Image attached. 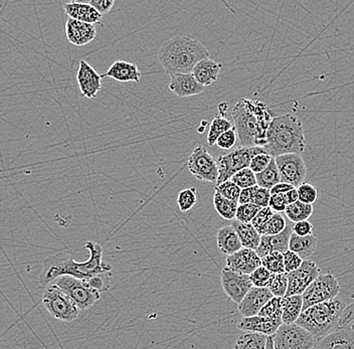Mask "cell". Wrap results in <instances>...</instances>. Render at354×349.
<instances>
[{"instance_id": "83f0119b", "label": "cell", "mask_w": 354, "mask_h": 349, "mask_svg": "<svg viewBox=\"0 0 354 349\" xmlns=\"http://www.w3.org/2000/svg\"><path fill=\"white\" fill-rule=\"evenodd\" d=\"M232 227L236 229V234L242 242L243 248L257 251L261 244L262 236L254 229L252 224H243L239 220H232Z\"/></svg>"}, {"instance_id": "44dd1931", "label": "cell", "mask_w": 354, "mask_h": 349, "mask_svg": "<svg viewBox=\"0 0 354 349\" xmlns=\"http://www.w3.org/2000/svg\"><path fill=\"white\" fill-rule=\"evenodd\" d=\"M292 234H293V227L288 225L286 229L279 235L262 236L260 246L256 251L261 259L268 254L274 253V252L282 254L287 252L289 249L290 238Z\"/></svg>"}, {"instance_id": "7bdbcfd3", "label": "cell", "mask_w": 354, "mask_h": 349, "mask_svg": "<svg viewBox=\"0 0 354 349\" xmlns=\"http://www.w3.org/2000/svg\"><path fill=\"white\" fill-rule=\"evenodd\" d=\"M297 191L300 202L312 205L317 202L318 191L314 185H310V183H303L297 187Z\"/></svg>"}, {"instance_id": "74e56055", "label": "cell", "mask_w": 354, "mask_h": 349, "mask_svg": "<svg viewBox=\"0 0 354 349\" xmlns=\"http://www.w3.org/2000/svg\"><path fill=\"white\" fill-rule=\"evenodd\" d=\"M262 266L273 274L286 273L284 266V256L282 253L274 252L262 258Z\"/></svg>"}, {"instance_id": "94428289", "label": "cell", "mask_w": 354, "mask_h": 349, "mask_svg": "<svg viewBox=\"0 0 354 349\" xmlns=\"http://www.w3.org/2000/svg\"><path fill=\"white\" fill-rule=\"evenodd\" d=\"M266 349H275V348H274L273 337H268L267 348H266Z\"/></svg>"}, {"instance_id": "cb8c5ba5", "label": "cell", "mask_w": 354, "mask_h": 349, "mask_svg": "<svg viewBox=\"0 0 354 349\" xmlns=\"http://www.w3.org/2000/svg\"><path fill=\"white\" fill-rule=\"evenodd\" d=\"M64 10L70 19H76L82 23H100L103 17L91 4L84 2H68L64 4Z\"/></svg>"}, {"instance_id": "681fc988", "label": "cell", "mask_w": 354, "mask_h": 349, "mask_svg": "<svg viewBox=\"0 0 354 349\" xmlns=\"http://www.w3.org/2000/svg\"><path fill=\"white\" fill-rule=\"evenodd\" d=\"M274 214L275 213H274L269 207H263V209L259 211L258 214H257L256 218H254L253 222H252V225H254V229H256L257 231L260 232L261 229H262V227H264L270 220H271Z\"/></svg>"}, {"instance_id": "ffe728a7", "label": "cell", "mask_w": 354, "mask_h": 349, "mask_svg": "<svg viewBox=\"0 0 354 349\" xmlns=\"http://www.w3.org/2000/svg\"><path fill=\"white\" fill-rule=\"evenodd\" d=\"M282 320L270 319L262 316H254V317H243L239 322L238 327L241 330L247 332L260 333L266 337H273L282 326Z\"/></svg>"}, {"instance_id": "f546056e", "label": "cell", "mask_w": 354, "mask_h": 349, "mask_svg": "<svg viewBox=\"0 0 354 349\" xmlns=\"http://www.w3.org/2000/svg\"><path fill=\"white\" fill-rule=\"evenodd\" d=\"M234 127L231 121L227 120L225 117L221 116L220 114H216L214 120L212 121L209 125V133H207V141L209 147H214L216 144V141L223 135L225 132L229 131L230 129Z\"/></svg>"}, {"instance_id": "603a6c76", "label": "cell", "mask_w": 354, "mask_h": 349, "mask_svg": "<svg viewBox=\"0 0 354 349\" xmlns=\"http://www.w3.org/2000/svg\"><path fill=\"white\" fill-rule=\"evenodd\" d=\"M141 70L138 66L125 61H116L111 65L107 72L102 75V78H111L118 82H140Z\"/></svg>"}, {"instance_id": "6125c7cd", "label": "cell", "mask_w": 354, "mask_h": 349, "mask_svg": "<svg viewBox=\"0 0 354 349\" xmlns=\"http://www.w3.org/2000/svg\"><path fill=\"white\" fill-rule=\"evenodd\" d=\"M313 349H315V348H313Z\"/></svg>"}, {"instance_id": "4dcf8cb0", "label": "cell", "mask_w": 354, "mask_h": 349, "mask_svg": "<svg viewBox=\"0 0 354 349\" xmlns=\"http://www.w3.org/2000/svg\"><path fill=\"white\" fill-rule=\"evenodd\" d=\"M256 178L257 185L268 191H271L274 187L281 182L280 173H279L275 158L272 160L271 164L264 171L256 174Z\"/></svg>"}, {"instance_id": "60d3db41", "label": "cell", "mask_w": 354, "mask_h": 349, "mask_svg": "<svg viewBox=\"0 0 354 349\" xmlns=\"http://www.w3.org/2000/svg\"><path fill=\"white\" fill-rule=\"evenodd\" d=\"M231 180L236 183L241 189H250V187H256L257 185L256 174L251 169L241 170L232 176Z\"/></svg>"}, {"instance_id": "f35d334b", "label": "cell", "mask_w": 354, "mask_h": 349, "mask_svg": "<svg viewBox=\"0 0 354 349\" xmlns=\"http://www.w3.org/2000/svg\"><path fill=\"white\" fill-rule=\"evenodd\" d=\"M268 288L274 297H286L288 291V274H273L270 280Z\"/></svg>"}, {"instance_id": "30bf717a", "label": "cell", "mask_w": 354, "mask_h": 349, "mask_svg": "<svg viewBox=\"0 0 354 349\" xmlns=\"http://www.w3.org/2000/svg\"><path fill=\"white\" fill-rule=\"evenodd\" d=\"M339 282L332 273L321 274L303 293V311L310 307L336 299L340 293Z\"/></svg>"}, {"instance_id": "8992f818", "label": "cell", "mask_w": 354, "mask_h": 349, "mask_svg": "<svg viewBox=\"0 0 354 349\" xmlns=\"http://www.w3.org/2000/svg\"><path fill=\"white\" fill-rule=\"evenodd\" d=\"M41 302L48 312L59 321L72 322L79 316L77 305L54 282L44 287Z\"/></svg>"}, {"instance_id": "680465c9", "label": "cell", "mask_w": 354, "mask_h": 349, "mask_svg": "<svg viewBox=\"0 0 354 349\" xmlns=\"http://www.w3.org/2000/svg\"><path fill=\"white\" fill-rule=\"evenodd\" d=\"M283 196H284L285 202H286L287 205H292V203L299 200L297 189H292V191H288L287 194H284Z\"/></svg>"}, {"instance_id": "ac0fdd59", "label": "cell", "mask_w": 354, "mask_h": 349, "mask_svg": "<svg viewBox=\"0 0 354 349\" xmlns=\"http://www.w3.org/2000/svg\"><path fill=\"white\" fill-rule=\"evenodd\" d=\"M168 88L179 98L185 97L198 96L203 94L205 87L198 83V79L190 74H177L170 76Z\"/></svg>"}, {"instance_id": "f907efd6", "label": "cell", "mask_w": 354, "mask_h": 349, "mask_svg": "<svg viewBox=\"0 0 354 349\" xmlns=\"http://www.w3.org/2000/svg\"><path fill=\"white\" fill-rule=\"evenodd\" d=\"M270 198H271V191L258 187L256 192H254L253 202H252V203L263 209V207H269Z\"/></svg>"}, {"instance_id": "277c9868", "label": "cell", "mask_w": 354, "mask_h": 349, "mask_svg": "<svg viewBox=\"0 0 354 349\" xmlns=\"http://www.w3.org/2000/svg\"><path fill=\"white\" fill-rule=\"evenodd\" d=\"M302 121L292 114H276L267 134L265 151L276 158L284 154H301L306 149Z\"/></svg>"}, {"instance_id": "4316f807", "label": "cell", "mask_w": 354, "mask_h": 349, "mask_svg": "<svg viewBox=\"0 0 354 349\" xmlns=\"http://www.w3.org/2000/svg\"><path fill=\"white\" fill-rule=\"evenodd\" d=\"M317 245L318 238L315 235L299 237L293 233L290 238L289 249L297 254L303 261H306L315 253Z\"/></svg>"}, {"instance_id": "e575fe53", "label": "cell", "mask_w": 354, "mask_h": 349, "mask_svg": "<svg viewBox=\"0 0 354 349\" xmlns=\"http://www.w3.org/2000/svg\"><path fill=\"white\" fill-rule=\"evenodd\" d=\"M286 220L281 214H274L271 220L261 229V236H276L283 233L287 227Z\"/></svg>"}, {"instance_id": "836d02e7", "label": "cell", "mask_w": 354, "mask_h": 349, "mask_svg": "<svg viewBox=\"0 0 354 349\" xmlns=\"http://www.w3.org/2000/svg\"><path fill=\"white\" fill-rule=\"evenodd\" d=\"M214 205L216 213L227 220H234L238 211L239 202H232L223 198L218 192H214Z\"/></svg>"}, {"instance_id": "7a4b0ae2", "label": "cell", "mask_w": 354, "mask_h": 349, "mask_svg": "<svg viewBox=\"0 0 354 349\" xmlns=\"http://www.w3.org/2000/svg\"><path fill=\"white\" fill-rule=\"evenodd\" d=\"M276 114L264 102L240 99L232 108V117L242 147H265L267 134Z\"/></svg>"}, {"instance_id": "f1b7e54d", "label": "cell", "mask_w": 354, "mask_h": 349, "mask_svg": "<svg viewBox=\"0 0 354 349\" xmlns=\"http://www.w3.org/2000/svg\"><path fill=\"white\" fill-rule=\"evenodd\" d=\"M303 306H304V305H303L302 295L284 297L282 314L283 323H296L299 317L302 314Z\"/></svg>"}, {"instance_id": "3957f363", "label": "cell", "mask_w": 354, "mask_h": 349, "mask_svg": "<svg viewBox=\"0 0 354 349\" xmlns=\"http://www.w3.org/2000/svg\"><path fill=\"white\" fill-rule=\"evenodd\" d=\"M209 52L201 41L189 35H177L160 46L158 59L168 75L190 74Z\"/></svg>"}, {"instance_id": "6da1fadb", "label": "cell", "mask_w": 354, "mask_h": 349, "mask_svg": "<svg viewBox=\"0 0 354 349\" xmlns=\"http://www.w3.org/2000/svg\"><path fill=\"white\" fill-rule=\"evenodd\" d=\"M85 247L90 253V258L85 262H77L71 254L66 252H59L46 258L39 278L41 286H48L62 276H72L86 280L101 274L111 273L112 267L104 262L101 245L88 240Z\"/></svg>"}, {"instance_id": "b9f144b4", "label": "cell", "mask_w": 354, "mask_h": 349, "mask_svg": "<svg viewBox=\"0 0 354 349\" xmlns=\"http://www.w3.org/2000/svg\"><path fill=\"white\" fill-rule=\"evenodd\" d=\"M261 207H257L253 203H247V205H239L238 211H236V220L243 224H252L257 214L261 211Z\"/></svg>"}, {"instance_id": "11a10c76", "label": "cell", "mask_w": 354, "mask_h": 349, "mask_svg": "<svg viewBox=\"0 0 354 349\" xmlns=\"http://www.w3.org/2000/svg\"><path fill=\"white\" fill-rule=\"evenodd\" d=\"M351 326L354 328V304L349 305L345 308L340 321V328Z\"/></svg>"}, {"instance_id": "ab89813d", "label": "cell", "mask_w": 354, "mask_h": 349, "mask_svg": "<svg viewBox=\"0 0 354 349\" xmlns=\"http://www.w3.org/2000/svg\"><path fill=\"white\" fill-rule=\"evenodd\" d=\"M214 191L218 192L223 198H227V200L234 202H239L241 192H242V189H241L236 183L232 182V180H227L225 181V182L221 183L220 185H216Z\"/></svg>"}, {"instance_id": "8d00e7d4", "label": "cell", "mask_w": 354, "mask_h": 349, "mask_svg": "<svg viewBox=\"0 0 354 349\" xmlns=\"http://www.w3.org/2000/svg\"><path fill=\"white\" fill-rule=\"evenodd\" d=\"M283 303L284 297H274L263 307L259 316L270 318V319L282 320ZM283 321V320H282Z\"/></svg>"}, {"instance_id": "db71d44e", "label": "cell", "mask_w": 354, "mask_h": 349, "mask_svg": "<svg viewBox=\"0 0 354 349\" xmlns=\"http://www.w3.org/2000/svg\"><path fill=\"white\" fill-rule=\"evenodd\" d=\"M293 233L299 237H307L313 235V225L309 220L297 223L293 225Z\"/></svg>"}, {"instance_id": "4fadbf2b", "label": "cell", "mask_w": 354, "mask_h": 349, "mask_svg": "<svg viewBox=\"0 0 354 349\" xmlns=\"http://www.w3.org/2000/svg\"><path fill=\"white\" fill-rule=\"evenodd\" d=\"M221 284L230 300L238 305L254 287L250 275L236 273L227 267L221 270Z\"/></svg>"}, {"instance_id": "d6a6232c", "label": "cell", "mask_w": 354, "mask_h": 349, "mask_svg": "<svg viewBox=\"0 0 354 349\" xmlns=\"http://www.w3.org/2000/svg\"><path fill=\"white\" fill-rule=\"evenodd\" d=\"M268 337L260 333L245 332L234 344V349H266Z\"/></svg>"}, {"instance_id": "5b68a950", "label": "cell", "mask_w": 354, "mask_h": 349, "mask_svg": "<svg viewBox=\"0 0 354 349\" xmlns=\"http://www.w3.org/2000/svg\"><path fill=\"white\" fill-rule=\"evenodd\" d=\"M346 304L340 298L314 305L302 314L296 323L306 329L316 339H323L340 328V321Z\"/></svg>"}, {"instance_id": "9c48e42d", "label": "cell", "mask_w": 354, "mask_h": 349, "mask_svg": "<svg viewBox=\"0 0 354 349\" xmlns=\"http://www.w3.org/2000/svg\"><path fill=\"white\" fill-rule=\"evenodd\" d=\"M275 349H313L318 340L297 323L284 324L273 335Z\"/></svg>"}, {"instance_id": "7c38bea8", "label": "cell", "mask_w": 354, "mask_h": 349, "mask_svg": "<svg viewBox=\"0 0 354 349\" xmlns=\"http://www.w3.org/2000/svg\"><path fill=\"white\" fill-rule=\"evenodd\" d=\"M281 182L288 183L294 187L304 183L307 176V167L301 154L289 153L275 158Z\"/></svg>"}, {"instance_id": "8fae6325", "label": "cell", "mask_w": 354, "mask_h": 349, "mask_svg": "<svg viewBox=\"0 0 354 349\" xmlns=\"http://www.w3.org/2000/svg\"><path fill=\"white\" fill-rule=\"evenodd\" d=\"M187 167L190 173L199 181L216 182L218 178V161L212 158L207 148H194L187 160Z\"/></svg>"}, {"instance_id": "c3c4849f", "label": "cell", "mask_w": 354, "mask_h": 349, "mask_svg": "<svg viewBox=\"0 0 354 349\" xmlns=\"http://www.w3.org/2000/svg\"><path fill=\"white\" fill-rule=\"evenodd\" d=\"M283 256H284V266L286 273H291V272L297 270V269L300 268L303 262H304V261L299 257L297 254L293 253L290 249L285 252Z\"/></svg>"}, {"instance_id": "52a82bcc", "label": "cell", "mask_w": 354, "mask_h": 349, "mask_svg": "<svg viewBox=\"0 0 354 349\" xmlns=\"http://www.w3.org/2000/svg\"><path fill=\"white\" fill-rule=\"evenodd\" d=\"M263 147H238L230 153L218 158V178L216 185H220L231 180L234 174L245 169H250L252 159L258 154L265 153Z\"/></svg>"}, {"instance_id": "5bb4252c", "label": "cell", "mask_w": 354, "mask_h": 349, "mask_svg": "<svg viewBox=\"0 0 354 349\" xmlns=\"http://www.w3.org/2000/svg\"><path fill=\"white\" fill-rule=\"evenodd\" d=\"M288 274L286 297L303 295L307 288L321 275V270L315 262L306 260L297 270Z\"/></svg>"}, {"instance_id": "7402d4cb", "label": "cell", "mask_w": 354, "mask_h": 349, "mask_svg": "<svg viewBox=\"0 0 354 349\" xmlns=\"http://www.w3.org/2000/svg\"><path fill=\"white\" fill-rule=\"evenodd\" d=\"M315 349H354V328L342 327L318 341Z\"/></svg>"}, {"instance_id": "d590c367", "label": "cell", "mask_w": 354, "mask_h": 349, "mask_svg": "<svg viewBox=\"0 0 354 349\" xmlns=\"http://www.w3.org/2000/svg\"><path fill=\"white\" fill-rule=\"evenodd\" d=\"M198 191L196 187L183 189L177 194V205L183 213L189 211L198 202Z\"/></svg>"}, {"instance_id": "ee69618b", "label": "cell", "mask_w": 354, "mask_h": 349, "mask_svg": "<svg viewBox=\"0 0 354 349\" xmlns=\"http://www.w3.org/2000/svg\"><path fill=\"white\" fill-rule=\"evenodd\" d=\"M273 273H271L264 266L259 267L256 271L250 275L251 277L252 283L254 287H259V288H268L270 280H271Z\"/></svg>"}, {"instance_id": "816d5d0a", "label": "cell", "mask_w": 354, "mask_h": 349, "mask_svg": "<svg viewBox=\"0 0 354 349\" xmlns=\"http://www.w3.org/2000/svg\"><path fill=\"white\" fill-rule=\"evenodd\" d=\"M287 203L285 202L284 196L283 194H271L270 198L269 207L274 213L281 214L286 211Z\"/></svg>"}, {"instance_id": "6f0895ef", "label": "cell", "mask_w": 354, "mask_h": 349, "mask_svg": "<svg viewBox=\"0 0 354 349\" xmlns=\"http://www.w3.org/2000/svg\"><path fill=\"white\" fill-rule=\"evenodd\" d=\"M296 189L293 185H288V183L280 182L271 189V194H284L292 189Z\"/></svg>"}, {"instance_id": "2e32d148", "label": "cell", "mask_w": 354, "mask_h": 349, "mask_svg": "<svg viewBox=\"0 0 354 349\" xmlns=\"http://www.w3.org/2000/svg\"><path fill=\"white\" fill-rule=\"evenodd\" d=\"M262 266V259L256 251L243 248L234 255L227 256L225 267L236 273L251 275L259 267Z\"/></svg>"}, {"instance_id": "d4e9b609", "label": "cell", "mask_w": 354, "mask_h": 349, "mask_svg": "<svg viewBox=\"0 0 354 349\" xmlns=\"http://www.w3.org/2000/svg\"><path fill=\"white\" fill-rule=\"evenodd\" d=\"M223 65L212 59H205L199 62L192 70V74L203 87H209L218 81Z\"/></svg>"}, {"instance_id": "9a60e30c", "label": "cell", "mask_w": 354, "mask_h": 349, "mask_svg": "<svg viewBox=\"0 0 354 349\" xmlns=\"http://www.w3.org/2000/svg\"><path fill=\"white\" fill-rule=\"evenodd\" d=\"M102 75H99L87 62L84 59L80 61L77 82L80 91L85 98H96L102 89Z\"/></svg>"}, {"instance_id": "bcb514c9", "label": "cell", "mask_w": 354, "mask_h": 349, "mask_svg": "<svg viewBox=\"0 0 354 349\" xmlns=\"http://www.w3.org/2000/svg\"><path fill=\"white\" fill-rule=\"evenodd\" d=\"M86 280L94 290L100 293L106 292L110 288L111 273L101 274Z\"/></svg>"}, {"instance_id": "ba28073f", "label": "cell", "mask_w": 354, "mask_h": 349, "mask_svg": "<svg viewBox=\"0 0 354 349\" xmlns=\"http://www.w3.org/2000/svg\"><path fill=\"white\" fill-rule=\"evenodd\" d=\"M54 283L68 294L80 311L88 310L101 299V293L94 290L88 284L87 280L77 279L72 276H62Z\"/></svg>"}, {"instance_id": "d6986e66", "label": "cell", "mask_w": 354, "mask_h": 349, "mask_svg": "<svg viewBox=\"0 0 354 349\" xmlns=\"http://www.w3.org/2000/svg\"><path fill=\"white\" fill-rule=\"evenodd\" d=\"M66 35L71 44L83 46L96 39L97 30L94 24L82 23L68 17L66 23Z\"/></svg>"}, {"instance_id": "91938a15", "label": "cell", "mask_w": 354, "mask_h": 349, "mask_svg": "<svg viewBox=\"0 0 354 349\" xmlns=\"http://www.w3.org/2000/svg\"><path fill=\"white\" fill-rule=\"evenodd\" d=\"M227 108H229V104L225 103V102H223V103H221L220 105H218V114L225 117Z\"/></svg>"}, {"instance_id": "7dc6e473", "label": "cell", "mask_w": 354, "mask_h": 349, "mask_svg": "<svg viewBox=\"0 0 354 349\" xmlns=\"http://www.w3.org/2000/svg\"><path fill=\"white\" fill-rule=\"evenodd\" d=\"M274 158H272L270 154H268L267 152L265 153L258 154V155L254 156L251 161V165H250V169L253 170L254 174L261 173V172L264 171L270 164H271L272 160H273Z\"/></svg>"}, {"instance_id": "9f6ffc18", "label": "cell", "mask_w": 354, "mask_h": 349, "mask_svg": "<svg viewBox=\"0 0 354 349\" xmlns=\"http://www.w3.org/2000/svg\"><path fill=\"white\" fill-rule=\"evenodd\" d=\"M258 189V185L256 187H250V189H242L241 192L240 200H239V205H247V203H252L254 192Z\"/></svg>"}, {"instance_id": "e0dca14e", "label": "cell", "mask_w": 354, "mask_h": 349, "mask_svg": "<svg viewBox=\"0 0 354 349\" xmlns=\"http://www.w3.org/2000/svg\"><path fill=\"white\" fill-rule=\"evenodd\" d=\"M274 298L269 288L253 287L239 304V311L243 317H254L259 315L263 307Z\"/></svg>"}, {"instance_id": "484cf974", "label": "cell", "mask_w": 354, "mask_h": 349, "mask_svg": "<svg viewBox=\"0 0 354 349\" xmlns=\"http://www.w3.org/2000/svg\"><path fill=\"white\" fill-rule=\"evenodd\" d=\"M218 248L223 255L231 256L243 249L242 242L232 225L223 227L216 235Z\"/></svg>"}, {"instance_id": "1f68e13d", "label": "cell", "mask_w": 354, "mask_h": 349, "mask_svg": "<svg viewBox=\"0 0 354 349\" xmlns=\"http://www.w3.org/2000/svg\"><path fill=\"white\" fill-rule=\"evenodd\" d=\"M313 205H307V203L298 200V202L288 205L285 214H286L287 218H289L290 222L297 224V223L308 220L310 216L313 214Z\"/></svg>"}, {"instance_id": "f6af8a7d", "label": "cell", "mask_w": 354, "mask_h": 349, "mask_svg": "<svg viewBox=\"0 0 354 349\" xmlns=\"http://www.w3.org/2000/svg\"><path fill=\"white\" fill-rule=\"evenodd\" d=\"M238 133H236V128H232L229 131L225 132L216 141V144L221 149L230 150L234 148L238 142Z\"/></svg>"}, {"instance_id": "f5cc1de1", "label": "cell", "mask_w": 354, "mask_h": 349, "mask_svg": "<svg viewBox=\"0 0 354 349\" xmlns=\"http://www.w3.org/2000/svg\"><path fill=\"white\" fill-rule=\"evenodd\" d=\"M88 4L93 6L100 15H107L114 6V0H92L88 1Z\"/></svg>"}]
</instances>
